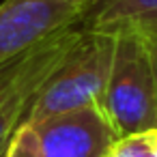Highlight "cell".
<instances>
[{"label":"cell","instance_id":"1","mask_svg":"<svg viewBox=\"0 0 157 157\" xmlns=\"http://www.w3.org/2000/svg\"><path fill=\"white\" fill-rule=\"evenodd\" d=\"M112 54L114 35L80 30L60 65L37 93L24 123H37L41 118L84 105L101 108L112 67Z\"/></svg>","mask_w":157,"mask_h":157},{"label":"cell","instance_id":"2","mask_svg":"<svg viewBox=\"0 0 157 157\" xmlns=\"http://www.w3.org/2000/svg\"><path fill=\"white\" fill-rule=\"evenodd\" d=\"M101 110L118 138L157 129V86L148 43L140 35H114V54Z\"/></svg>","mask_w":157,"mask_h":157},{"label":"cell","instance_id":"3","mask_svg":"<svg viewBox=\"0 0 157 157\" xmlns=\"http://www.w3.org/2000/svg\"><path fill=\"white\" fill-rule=\"evenodd\" d=\"M78 35V24L69 26L0 65V157H5L9 142L26 121L37 93L60 65Z\"/></svg>","mask_w":157,"mask_h":157},{"label":"cell","instance_id":"4","mask_svg":"<svg viewBox=\"0 0 157 157\" xmlns=\"http://www.w3.org/2000/svg\"><path fill=\"white\" fill-rule=\"evenodd\" d=\"M90 0H2L0 2V65L75 26Z\"/></svg>","mask_w":157,"mask_h":157},{"label":"cell","instance_id":"5","mask_svg":"<svg viewBox=\"0 0 157 157\" xmlns=\"http://www.w3.org/2000/svg\"><path fill=\"white\" fill-rule=\"evenodd\" d=\"M28 125L41 157H105L121 140L99 105L67 110Z\"/></svg>","mask_w":157,"mask_h":157},{"label":"cell","instance_id":"6","mask_svg":"<svg viewBox=\"0 0 157 157\" xmlns=\"http://www.w3.org/2000/svg\"><path fill=\"white\" fill-rule=\"evenodd\" d=\"M80 30L103 35H157V0H90L84 9Z\"/></svg>","mask_w":157,"mask_h":157},{"label":"cell","instance_id":"7","mask_svg":"<svg viewBox=\"0 0 157 157\" xmlns=\"http://www.w3.org/2000/svg\"><path fill=\"white\" fill-rule=\"evenodd\" d=\"M5 157H41L37 136H35V131L28 123L20 125V129L15 131V136L9 142V148H7Z\"/></svg>","mask_w":157,"mask_h":157},{"label":"cell","instance_id":"8","mask_svg":"<svg viewBox=\"0 0 157 157\" xmlns=\"http://www.w3.org/2000/svg\"><path fill=\"white\" fill-rule=\"evenodd\" d=\"M148 52H151V63H153V73H155V86H157V35L146 37Z\"/></svg>","mask_w":157,"mask_h":157},{"label":"cell","instance_id":"9","mask_svg":"<svg viewBox=\"0 0 157 157\" xmlns=\"http://www.w3.org/2000/svg\"><path fill=\"white\" fill-rule=\"evenodd\" d=\"M110 157H133L131 155V151L127 148V144L123 142V138L114 144V148H112V153H110Z\"/></svg>","mask_w":157,"mask_h":157},{"label":"cell","instance_id":"10","mask_svg":"<svg viewBox=\"0 0 157 157\" xmlns=\"http://www.w3.org/2000/svg\"><path fill=\"white\" fill-rule=\"evenodd\" d=\"M110 153H112V151H110ZM110 153H108V155H105V157H110Z\"/></svg>","mask_w":157,"mask_h":157}]
</instances>
